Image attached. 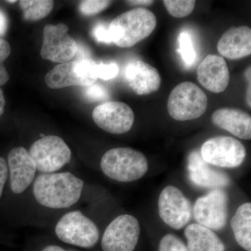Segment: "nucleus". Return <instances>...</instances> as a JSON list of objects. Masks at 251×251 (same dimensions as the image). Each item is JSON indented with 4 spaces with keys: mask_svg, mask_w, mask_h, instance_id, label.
I'll return each mask as SVG.
<instances>
[{
    "mask_svg": "<svg viewBox=\"0 0 251 251\" xmlns=\"http://www.w3.org/2000/svg\"><path fill=\"white\" fill-rule=\"evenodd\" d=\"M83 186V181L72 173H46L37 176L33 192L41 205L64 209L79 201Z\"/></svg>",
    "mask_w": 251,
    "mask_h": 251,
    "instance_id": "obj_1",
    "label": "nucleus"
},
{
    "mask_svg": "<svg viewBox=\"0 0 251 251\" xmlns=\"http://www.w3.org/2000/svg\"><path fill=\"white\" fill-rule=\"evenodd\" d=\"M154 14L145 8H136L120 14L108 27L112 43L120 48H130L148 37L156 28Z\"/></svg>",
    "mask_w": 251,
    "mask_h": 251,
    "instance_id": "obj_2",
    "label": "nucleus"
},
{
    "mask_svg": "<svg viewBox=\"0 0 251 251\" xmlns=\"http://www.w3.org/2000/svg\"><path fill=\"white\" fill-rule=\"evenodd\" d=\"M104 174L120 182H130L143 177L148 171V161L143 153L133 149L119 148L107 151L100 161Z\"/></svg>",
    "mask_w": 251,
    "mask_h": 251,
    "instance_id": "obj_3",
    "label": "nucleus"
},
{
    "mask_svg": "<svg viewBox=\"0 0 251 251\" xmlns=\"http://www.w3.org/2000/svg\"><path fill=\"white\" fill-rule=\"evenodd\" d=\"M208 105L206 94L192 82H183L172 90L168 100L170 115L177 121L198 119Z\"/></svg>",
    "mask_w": 251,
    "mask_h": 251,
    "instance_id": "obj_4",
    "label": "nucleus"
},
{
    "mask_svg": "<svg viewBox=\"0 0 251 251\" xmlns=\"http://www.w3.org/2000/svg\"><path fill=\"white\" fill-rule=\"evenodd\" d=\"M97 63L90 59H77L55 66L46 75V83L51 89L71 86L90 87L97 80Z\"/></svg>",
    "mask_w": 251,
    "mask_h": 251,
    "instance_id": "obj_5",
    "label": "nucleus"
},
{
    "mask_svg": "<svg viewBox=\"0 0 251 251\" xmlns=\"http://www.w3.org/2000/svg\"><path fill=\"white\" fill-rule=\"evenodd\" d=\"M55 233L62 242L82 248H92L99 239L97 225L80 211L63 216L55 227Z\"/></svg>",
    "mask_w": 251,
    "mask_h": 251,
    "instance_id": "obj_6",
    "label": "nucleus"
},
{
    "mask_svg": "<svg viewBox=\"0 0 251 251\" xmlns=\"http://www.w3.org/2000/svg\"><path fill=\"white\" fill-rule=\"evenodd\" d=\"M29 155L37 171L52 173L70 162L72 151L65 142L55 135H48L31 145Z\"/></svg>",
    "mask_w": 251,
    "mask_h": 251,
    "instance_id": "obj_7",
    "label": "nucleus"
},
{
    "mask_svg": "<svg viewBox=\"0 0 251 251\" xmlns=\"http://www.w3.org/2000/svg\"><path fill=\"white\" fill-rule=\"evenodd\" d=\"M246 149L239 140L229 136L208 140L201 148V156L208 164L221 168H237L246 157Z\"/></svg>",
    "mask_w": 251,
    "mask_h": 251,
    "instance_id": "obj_8",
    "label": "nucleus"
},
{
    "mask_svg": "<svg viewBox=\"0 0 251 251\" xmlns=\"http://www.w3.org/2000/svg\"><path fill=\"white\" fill-rule=\"evenodd\" d=\"M140 234V224L134 216L128 214L117 216L104 232L102 249L103 251H133Z\"/></svg>",
    "mask_w": 251,
    "mask_h": 251,
    "instance_id": "obj_9",
    "label": "nucleus"
},
{
    "mask_svg": "<svg viewBox=\"0 0 251 251\" xmlns=\"http://www.w3.org/2000/svg\"><path fill=\"white\" fill-rule=\"evenodd\" d=\"M67 25H46L44 28V42L41 50V55L46 60L52 62H69L75 55L77 44L68 34Z\"/></svg>",
    "mask_w": 251,
    "mask_h": 251,
    "instance_id": "obj_10",
    "label": "nucleus"
},
{
    "mask_svg": "<svg viewBox=\"0 0 251 251\" xmlns=\"http://www.w3.org/2000/svg\"><path fill=\"white\" fill-rule=\"evenodd\" d=\"M192 205L179 188L166 186L158 198V214L162 221L172 228L187 226L192 216Z\"/></svg>",
    "mask_w": 251,
    "mask_h": 251,
    "instance_id": "obj_11",
    "label": "nucleus"
},
{
    "mask_svg": "<svg viewBox=\"0 0 251 251\" xmlns=\"http://www.w3.org/2000/svg\"><path fill=\"white\" fill-rule=\"evenodd\" d=\"M227 196L223 190L214 189L198 198L193 207L195 219L211 230L224 228L227 219Z\"/></svg>",
    "mask_w": 251,
    "mask_h": 251,
    "instance_id": "obj_12",
    "label": "nucleus"
},
{
    "mask_svg": "<svg viewBox=\"0 0 251 251\" xmlns=\"http://www.w3.org/2000/svg\"><path fill=\"white\" fill-rule=\"evenodd\" d=\"M92 118L101 129L112 134H123L131 129L135 115L126 103L108 101L96 107Z\"/></svg>",
    "mask_w": 251,
    "mask_h": 251,
    "instance_id": "obj_13",
    "label": "nucleus"
},
{
    "mask_svg": "<svg viewBox=\"0 0 251 251\" xmlns=\"http://www.w3.org/2000/svg\"><path fill=\"white\" fill-rule=\"evenodd\" d=\"M11 191L16 194L24 192L31 184L36 174L34 161L24 148L11 150L8 156Z\"/></svg>",
    "mask_w": 251,
    "mask_h": 251,
    "instance_id": "obj_14",
    "label": "nucleus"
},
{
    "mask_svg": "<svg viewBox=\"0 0 251 251\" xmlns=\"http://www.w3.org/2000/svg\"><path fill=\"white\" fill-rule=\"evenodd\" d=\"M197 77L204 88L214 93L224 92L230 80L227 63L216 54H209L203 59L198 68Z\"/></svg>",
    "mask_w": 251,
    "mask_h": 251,
    "instance_id": "obj_15",
    "label": "nucleus"
},
{
    "mask_svg": "<svg viewBox=\"0 0 251 251\" xmlns=\"http://www.w3.org/2000/svg\"><path fill=\"white\" fill-rule=\"evenodd\" d=\"M126 80L138 95H147L156 92L161 86V79L158 70L142 60H133L125 68Z\"/></svg>",
    "mask_w": 251,
    "mask_h": 251,
    "instance_id": "obj_16",
    "label": "nucleus"
},
{
    "mask_svg": "<svg viewBox=\"0 0 251 251\" xmlns=\"http://www.w3.org/2000/svg\"><path fill=\"white\" fill-rule=\"evenodd\" d=\"M188 169L191 181L199 187L220 189L230 183L226 173L211 168L197 151L190 155Z\"/></svg>",
    "mask_w": 251,
    "mask_h": 251,
    "instance_id": "obj_17",
    "label": "nucleus"
},
{
    "mask_svg": "<svg viewBox=\"0 0 251 251\" xmlns=\"http://www.w3.org/2000/svg\"><path fill=\"white\" fill-rule=\"evenodd\" d=\"M221 55L229 59H239L251 54V29L248 26L232 27L226 31L217 44Z\"/></svg>",
    "mask_w": 251,
    "mask_h": 251,
    "instance_id": "obj_18",
    "label": "nucleus"
},
{
    "mask_svg": "<svg viewBox=\"0 0 251 251\" xmlns=\"http://www.w3.org/2000/svg\"><path fill=\"white\" fill-rule=\"evenodd\" d=\"M214 125L244 140L251 139V117L239 109L223 108L212 115Z\"/></svg>",
    "mask_w": 251,
    "mask_h": 251,
    "instance_id": "obj_19",
    "label": "nucleus"
},
{
    "mask_svg": "<svg viewBox=\"0 0 251 251\" xmlns=\"http://www.w3.org/2000/svg\"><path fill=\"white\" fill-rule=\"evenodd\" d=\"M184 234L188 251H226V246L219 236L201 225H189Z\"/></svg>",
    "mask_w": 251,
    "mask_h": 251,
    "instance_id": "obj_20",
    "label": "nucleus"
},
{
    "mask_svg": "<svg viewBox=\"0 0 251 251\" xmlns=\"http://www.w3.org/2000/svg\"><path fill=\"white\" fill-rule=\"evenodd\" d=\"M234 238L239 246L246 251H251V204H242L231 220Z\"/></svg>",
    "mask_w": 251,
    "mask_h": 251,
    "instance_id": "obj_21",
    "label": "nucleus"
},
{
    "mask_svg": "<svg viewBox=\"0 0 251 251\" xmlns=\"http://www.w3.org/2000/svg\"><path fill=\"white\" fill-rule=\"evenodd\" d=\"M23 17L27 21H39L49 16L53 9V1L22 0L19 1Z\"/></svg>",
    "mask_w": 251,
    "mask_h": 251,
    "instance_id": "obj_22",
    "label": "nucleus"
},
{
    "mask_svg": "<svg viewBox=\"0 0 251 251\" xmlns=\"http://www.w3.org/2000/svg\"><path fill=\"white\" fill-rule=\"evenodd\" d=\"M163 2L168 13L177 18L189 16L196 6V1L193 0H165Z\"/></svg>",
    "mask_w": 251,
    "mask_h": 251,
    "instance_id": "obj_23",
    "label": "nucleus"
},
{
    "mask_svg": "<svg viewBox=\"0 0 251 251\" xmlns=\"http://www.w3.org/2000/svg\"><path fill=\"white\" fill-rule=\"evenodd\" d=\"M179 52L186 66H191L196 59V53L191 36L186 31L180 33L179 36Z\"/></svg>",
    "mask_w": 251,
    "mask_h": 251,
    "instance_id": "obj_24",
    "label": "nucleus"
},
{
    "mask_svg": "<svg viewBox=\"0 0 251 251\" xmlns=\"http://www.w3.org/2000/svg\"><path fill=\"white\" fill-rule=\"evenodd\" d=\"M158 251H188L186 244L175 234L164 236L160 242Z\"/></svg>",
    "mask_w": 251,
    "mask_h": 251,
    "instance_id": "obj_25",
    "label": "nucleus"
},
{
    "mask_svg": "<svg viewBox=\"0 0 251 251\" xmlns=\"http://www.w3.org/2000/svg\"><path fill=\"white\" fill-rule=\"evenodd\" d=\"M110 1L103 0H85L81 1L79 10L86 16H92L101 12L110 4Z\"/></svg>",
    "mask_w": 251,
    "mask_h": 251,
    "instance_id": "obj_26",
    "label": "nucleus"
},
{
    "mask_svg": "<svg viewBox=\"0 0 251 251\" xmlns=\"http://www.w3.org/2000/svg\"><path fill=\"white\" fill-rule=\"evenodd\" d=\"M11 52L9 42L0 39V86L4 85L9 80V75L4 65V61L8 58Z\"/></svg>",
    "mask_w": 251,
    "mask_h": 251,
    "instance_id": "obj_27",
    "label": "nucleus"
},
{
    "mask_svg": "<svg viewBox=\"0 0 251 251\" xmlns=\"http://www.w3.org/2000/svg\"><path fill=\"white\" fill-rule=\"evenodd\" d=\"M120 69L118 65L115 63H109V64H97L96 66V73L97 78H100L104 80H111L115 78L118 75Z\"/></svg>",
    "mask_w": 251,
    "mask_h": 251,
    "instance_id": "obj_28",
    "label": "nucleus"
},
{
    "mask_svg": "<svg viewBox=\"0 0 251 251\" xmlns=\"http://www.w3.org/2000/svg\"><path fill=\"white\" fill-rule=\"evenodd\" d=\"M84 94L86 98L93 101L106 100L110 96L108 90L105 87L96 83L90 87H85Z\"/></svg>",
    "mask_w": 251,
    "mask_h": 251,
    "instance_id": "obj_29",
    "label": "nucleus"
},
{
    "mask_svg": "<svg viewBox=\"0 0 251 251\" xmlns=\"http://www.w3.org/2000/svg\"><path fill=\"white\" fill-rule=\"evenodd\" d=\"M92 34L96 40L99 43L111 44L112 40L109 32L108 27L103 24H98L94 27Z\"/></svg>",
    "mask_w": 251,
    "mask_h": 251,
    "instance_id": "obj_30",
    "label": "nucleus"
},
{
    "mask_svg": "<svg viewBox=\"0 0 251 251\" xmlns=\"http://www.w3.org/2000/svg\"><path fill=\"white\" fill-rule=\"evenodd\" d=\"M8 177V166L4 158L0 157V198Z\"/></svg>",
    "mask_w": 251,
    "mask_h": 251,
    "instance_id": "obj_31",
    "label": "nucleus"
},
{
    "mask_svg": "<svg viewBox=\"0 0 251 251\" xmlns=\"http://www.w3.org/2000/svg\"><path fill=\"white\" fill-rule=\"evenodd\" d=\"M7 29V18L2 11L0 10V36L4 35Z\"/></svg>",
    "mask_w": 251,
    "mask_h": 251,
    "instance_id": "obj_32",
    "label": "nucleus"
},
{
    "mask_svg": "<svg viewBox=\"0 0 251 251\" xmlns=\"http://www.w3.org/2000/svg\"><path fill=\"white\" fill-rule=\"evenodd\" d=\"M132 5H143V6H148L152 4L153 1L151 0H135V1H127Z\"/></svg>",
    "mask_w": 251,
    "mask_h": 251,
    "instance_id": "obj_33",
    "label": "nucleus"
},
{
    "mask_svg": "<svg viewBox=\"0 0 251 251\" xmlns=\"http://www.w3.org/2000/svg\"><path fill=\"white\" fill-rule=\"evenodd\" d=\"M5 104H6V100H5L4 93L2 90L0 88V117L4 113Z\"/></svg>",
    "mask_w": 251,
    "mask_h": 251,
    "instance_id": "obj_34",
    "label": "nucleus"
},
{
    "mask_svg": "<svg viewBox=\"0 0 251 251\" xmlns=\"http://www.w3.org/2000/svg\"><path fill=\"white\" fill-rule=\"evenodd\" d=\"M42 251H66L62 247H58V246L51 245L49 247L44 248Z\"/></svg>",
    "mask_w": 251,
    "mask_h": 251,
    "instance_id": "obj_35",
    "label": "nucleus"
},
{
    "mask_svg": "<svg viewBox=\"0 0 251 251\" xmlns=\"http://www.w3.org/2000/svg\"><path fill=\"white\" fill-rule=\"evenodd\" d=\"M7 1L8 3H10V4H13V3L16 2V0H14V1H9V0H8V1Z\"/></svg>",
    "mask_w": 251,
    "mask_h": 251,
    "instance_id": "obj_36",
    "label": "nucleus"
}]
</instances>
